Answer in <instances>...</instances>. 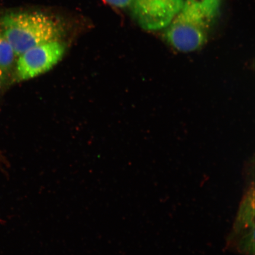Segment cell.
I'll list each match as a JSON object with an SVG mask.
<instances>
[{
	"label": "cell",
	"instance_id": "cell-7",
	"mask_svg": "<svg viewBox=\"0 0 255 255\" xmlns=\"http://www.w3.org/2000/svg\"><path fill=\"white\" fill-rule=\"evenodd\" d=\"M5 74L1 70H0V91H1L3 84L5 81Z\"/></svg>",
	"mask_w": 255,
	"mask_h": 255
},
{
	"label": "cell",
	"instance_id": "cell-6",
	"mask_svg": "<svg viewBox=\"0 0 255 255\" xmlns=\"http://www.w3.org/2000/svg\"><path fill=\"white\" fill-rule=\"evenodd\" d=\"M104 1L108 4L120 8H129L132 2V0H104Z\"/></svg>",
	"mask_w": 255,
	"mask_h": 255
},
{
	"label": "cell",
	"instance_id": "cell-2",
	"mask_svg": "<svg viewBox=\"0 0 255 255\" xmlns=\"http://www.w3.org/2000/svg\"><path fill=\"white\" fill-rule=\"evenodd\" d=\"M1 27L17 57L32 47L58 40L62 34L56 21L37 12L6 15L2 18Z\"/></svg>",
	"mask_w": 255,
	"mask_h": 255
},
{
	"label": "cell",
	"instance_id": "cell-5",
	"mask_svg": "<svg viewBox=\"0 0 255 255\" xmlns=\"http://www.w3.org/2000/svg\"><path fill=\"white\" fill-rule=\"evenodd\" d=\"M15 56L11 44L0 31V70L5 74L13 66Z\"/></svg>",
	"mask_w": 255,
	"mask_h": 255
},
{
	"label": "cell",
	"instance_id": "cell-1",
	"mask_svg": "<svg viewBox=\"0 0 255 255\" xmlns=\"http://www.w3.org/2000/svg\"><path fill=\"white\" fill-rule=\"evenodd\" d=\"M221 4L222 0H184L165 30L167 43L181 52L199 49L206 42Z\"/></svg>",
	"mask_w": 255,
	"mask_h": 255
},
{
	"label": "cell",
	"instance_id": "cell-4",
	"mask_svg": "<svg viewBox=\"0 0 255 255\" xmlns=\"http://www.w3.org/2000/svg\"><path fill=\"white\" fill-rule=\"evenodd\" d=\"M184 0H132L129 8L143 29L166 28L182 7Z\"/></svg>",
	"mask_w": 255,
	"mask_h": 255
},
{
	"label": "cell",
	"instance_id": "cell-3",
	"mask_svg": "<svg viewBox=\"0 0 255 255\" xmlns=\"http://www.w3.org/2000/svg\"><path fill=\"white\" fill-rule=\"evenodd\" d=\"M64 53L65 46L58 40L31 48L18 56L16 79L27 81L50 71L62 59Z\"/></svg>",
	"mask_w": 255,
	"mask_h": 255
}]
</instances>
